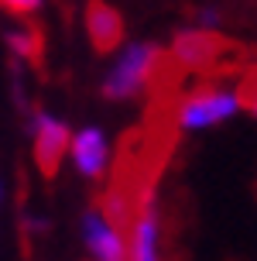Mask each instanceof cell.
I'll use <instances>...</instances> for the list:
<instances>
[{
  "label": "cell",
  "instance_id": "cell-1",
  "mask_svg": "<svg viewBox=\"0 0 257 261\" xmlns=\"http://www.w3.org/2000/svg\"><path fill=\"white\" fill-rule=\"evenodd\" d=\"M165 62H168V52L161 45H154V41H127L113 55V62L106 65V72H103V96L117 100V103L137 100L158 79Z\"/></svg>",
  "mask_w": 257,
  "mask_h": 261
},
{
  "label": "cell",
  "instance_id": "cell-2",
  "mask_svg": "<svg viewBox=\"0 0 257 261\" xmlns=\"http://www.w3.org/2000/svg\"><path fill=\"white\" fill-rule=\"evenodd\" d=\"M240 110H247L244 90L233 83H203L175 103V127L182 134H199V130L219 127L233 120Z\"/></svg>",
  "mask_w": 257,
  "mask_h": 261
},
{
  "label": "cell",
  "instance_id": "cell-3",
  "mask_svg": "<svg viewBox=\"0 0 257 261\" xmlns=\"http://www.w3.org/2000/svg\"><path fill=\"white\" fill-rule=\"evenodd\" d=\"M86 261H130V227L117 223L103 206H90L79 220Z\"/></svg>",
  "mask_w": 257,
  "mask_h": 261
},
{
  "label": "cell",
  "instance_id": "cell-4",
  "mask_svg": "<svg viewBox=\"0 0 257 261\" xmlns=\"http://www.w3.org/2000/svg\"><path fill=\"white\" fill-rule=\"evenodd\" d=\"M27 130H31V162H35V169L41 175H55L59 165L69 158L72 127L51 110H35Z\"/></svg>",
  "mask_w": 257,
  "mask_h": 261
},
{
  "label": "cell",
  "instance_id": "cell-5",
  "mask_svg": "<svg viewBox=\"0 0 257 261\" xmlns=\"http://www.w3.org/2000/svg\"><path fill=\"white\" fill-rule=\"evenodd\" d=\"M69 165L82 175V179H106L110 165H113V144L106 138V130L96 124L72 130V144H69Z\"/></svg>",
  "mask_w": 257,
  "mask_h": 261
},
{
  "label": "cell",
  "instance_id": "cell-6",
  "mask_svg": "<svg viewBox=\"0 0 257 261\" xmlns=\"http://www.w3.org/2000/svg\"><path fill=\"white\" fill-rule=\"evenodd\" d=\"M219 48H223L219 35H209L199 28H182L168 45V62H175L185 72H203L219 59Z\"/></svg>",
  "mask_w": 257,
  "mask_h": 261
},
{
  "label": "cell",
  "instance_id": "cell-7",
  "mask_svg": "<svg viewBox=\"0 0 257 261\" xmlns=\"http://www.w3.org/2000/svg\"><path fill=\"white\" fill-rule=\"evenodd\" d=\"M82 28H86V38L100 55H117L127 41H124V17L113 4L106 0H90L86 11H82Z\"/></svg>",
  "mask_w": 257,
  "mask_h": 261
},
{
  "label": "cell",
  "instance_id": "cell-8",
  "mask_svg": "<svg viewBox=\"0 0 257 261\" xmlns=\"http://www.w3.org/2000/svg\"><path fill=\"white\" fill-rule=\"evenodd\" d=\"M161 241H165L161 210L154 199H148L137 206L134 220H130V261H165Z\"/></svg>",
  "mask_w": 257,
  "mask_h": 261
},
{
  "label": "cell",
  "instance_id": "cell-9",
  "mask_svg": "<svg viewBox=\"0 0 257 261\" xmlns=\"http://www.w3.org/2000/svg\"><path fill=\"white\" fill-rule=\"evenodd\" d=\"M4 45H7V52H11L17 62H35L41 55V35H38V28H31V24L11 28V31L4 35Z\"/></svg>",
  "mask_w": 257,
  "mask_h": 261
},
{
  "label": "cell",
  "instance_id": "cell-10",
  "mask_svg": "<svg viewBox=\"0 0 257 261\" xmlns=\"http://www.w3.org/2000/svg\"><path fill=\"white\" fill-rule=\"evenodd\" d=\"M192 28L209 31V35H219V28H223V11H219V7H199V11L192 14Z\"/></svg>",
  "mask_w": 257,
  "mask_h": 261
},
{
  "label": "cell",
  "instance_id": "cell-11",
  "mask_svg": "<svg viewBox=\"0 0 257 261\" xmlns=\"http://www.w3.org/2000/svg\"><path fill=\"white\" fill-rule=\"evenodd\" d=\"M45 0H0V11L14 14V17H35Z\"/></svg>",
  "mask_w": 257,
  "mask_h": 261
},
{
  "label": "cell",
  "instance_id": "cell-12",
  "mask_svg": "<svg viewBox=\"0 0 257 261\" xmlns=\"http://www.w3.org/2000/svg\"><path fill=\"white\" fill-rule=\"evenodd\" d=\"M244 100H247V110H250V114L257 117V79H254V83H250V86L244 90Z\"/></svg>",
  "mask_w": 257,
  "mask_h": 261
},
{
  "label": "cell",
  "instance_id": "cell-13",
  "mask_svg": "<svg viewBox=\"0 0 257 261\" xmlns=\"http://www.w3.org/2000/svg\"><path fill=\"white\" fill-rule=\"evenodd\" d=\"M0 203H4V179H0Z\"/></svg>",
  "mask_w": 257,
  "mask_h": 261
}]
</instances>
